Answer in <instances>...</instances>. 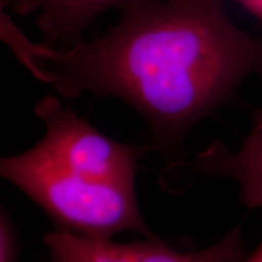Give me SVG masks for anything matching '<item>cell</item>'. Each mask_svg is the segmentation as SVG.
Returning a JSON list of instances; mask_svg holds the SVG:
<instances>
[{
    "mask_svg": "<svg viewBox=\"0 0 262 262\" xmlns=\"http://www.w3.org/2000/svg\"><path fill=\"white\" fill-rule=\"evenodd\" d=\"M100 37L67 47L32 41L2 12V39L66 98L112 96L142 116L166 168L186 165L183 141L251 77L262 37L237 27L224 0H141Z\"/></svg>",
    "mask_w": 262,
    "mask_h": 262,
    "instance_id": "cell-1",
    "label": "cell"
},
{
    "mask_svg": "<svg viewBox=\"0 0 262 262\" xmlns=\"http://www.w3.org/2000/svg\"><path fill=\"white\" fill-rule=\"evenodd\" d=\"M0 172L64 231L100 239L135 231L156 238L141 215L135 187L96 181L71 171L37 146L3 158Z\"/></svg>",
    "mask_w": 262,
    "mask_h": 262,
    "instance_id": "cell-2",
    "label": "cell"
},
{
    "mask_svg": "<svg viewBox=\"0 0 262 262\" xmlns=\"http://www.w3.org/2000/svg\"><path fill=\"white\" fill-rule=\"evenodd\" d=\"M34 112L47 127L35 146L55 163L96 181L135 187L142 149L104 136L50 95Z\"/></svg>",
    "mask_w": 262,
    "mask_h": 262,
    "instance_id": "cell-3",
    "label": "cell"
},
{
    "mask_svg": "<svg viewBox=\"0 0 262 262\" xmlns=\"http://www.w3.org/2000/svg\"><path fill=\"white\" fill-rule=\"evenodd\" d=\"M54 262H243L244 242L237 226L217 243L195 253H178L157 238L119 244L110 239L90 238L68 231L48 235Z\"/></svg>",
    "mask_w": 262,
    "mask_h": 262,
    "instance_id": "cell-4",
    "label": "cell"
},
{
    "mask_svg": "<svg viewBox=\"0 0 262 262\" xmlns=\"http://www.w3.org/2000/svg\"><path fill=\"white\" fill-rule=\"evenodd\" d=\"M202 175L227 178L241 188V199L249 208L262 209V108L253 118V126L238 150L224 143H211L195 160Z\"/></svg>",
    "mask_w": 262,
    "mask_h": 262,
    "instance_id": "cell-5",
    "label": "cell"
},
{
    "mask_svg": "<svg viewBox=\"0 0 262 262\" xmlns=\"http://www.w3.org/2000/svg\"><path fill=\"white\" fill-rule=\"evenodd\" d=\"M141 0H11L19 16L37 14V26L49 44L67 47L81 40V34L104 11L124 9Z\"/></svg>",
    "mask_w": 262,
    "mask_h": 262,
    "instance_id": "cell-6",
    "label": "cell"
},
{
    "mask_svg": "<svg viewBox=\"0 0 262 262\" xmlns=\"http://www.w3.org/2000/svg\"><path fill=\"white\" fill-rule=\"evenodd\" d=\"M17 244L15 229L4 211L0 217V262H16Z\"/></svg>",
    "mask_w": 262,
    "mask_h": 262,
    "instance_id": "cell-7",
    "label": "cell"
},
{
    "mask_svg": "<svg viewBox=\"0 0 262 262\" xmlns=\"http://www.w3.org/2000/svg\"><path fill=\"white\" fill-rule=\"evenodd\" d=\"M235 2L244 6L249 12L260 19L262 24V0H235Z\"/></svg>",
    "mask_w": 262,
    "mask_h": 262,
    "instance_id": "cell-8",
    "label": "cell"
},
{
    "mask_svg": "<svg viewBox=\"0 0 262 262\" xmlns=\"http://www.w3.org/2000/svg\"><path fill=\"white\" fill-rule=\"evenodd\" d=\"M245 262H262V242L256 248V250L245 260Z\"/></svg>",
    "mask_w": 262,
    "mask_h": 262,
    "instance_id": "cell-9",
    "label": "cell"
},
{
    "mask_svg": "<svg viewBox=\"0 0 262 262\" xmlns=\"http://www.w3.org/2000/svg\"><path fill=\"white\" fill-rule=\"evenodd\" d=\"M0 4H2V10H4V8L11 6V0H0Z\"/></svg>",
    "mask_w": 262,
    "mask_h": 262,
    "instance_id": "cell-10",
    "label": "cell"
}]
</instances>
